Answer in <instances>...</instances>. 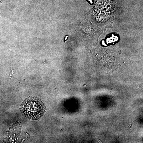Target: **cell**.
<instances>
[{"instance_id": "obj_1", "label": "cell", "mask_w": 143, "mask_h": 143, "mask_svg": "<svg viewBox=\"0 0 143 143\" xmlns=\"http://www.w3.org/2000/svg\"><path fill=\"white\" fill-rule=\"evenodd\" d=\"M22 111L27 117L32 120H37L43 115L45 111V107L40 100L31 99L24 102Z\"/></svg>"}]
</instances>
